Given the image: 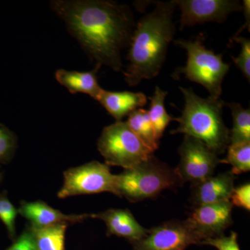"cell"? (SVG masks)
<instances>
[{
    "label": "cell",
    "mask_w": 250,
    "mask_h": 250,
    "mask_svg": "<svg viewBox=\"0 0 250 250\" xmlns=\"http://www.w3.org/2000/svg\"><path fill=\"white\" fill-rule=\"evenodd\" d=\"M50 5L96 65L121 71L122 51L129 47L135 27L127 5L105 0H54Z\"/></svg>",
    "instance_id": "cell-1"
},
{
    "label": "cell",
    "mask_w": 250,
    "mask_h": 250,
    "mask_svg": "<svg viewBox=\"0 0 250 250\" xmlns=\"http://www.w3.org/2000/svg\"><path fill=\"white\" fill-rule=\"evenodd\" d=\"M176 7L174 0L157 1L154 9L138 22L129 46V65L124 72L125 82L129 86L159 75L175 34Z\"/></svg>",
    "instance_id": "cell-2"
},
{
    "label": "cell",
    "mask_w": 250,
    "mask_h": 250,
    "mask_svg": "<svg viewBox=\"0 0 250 250\" xmlns=\"http://www.w3.org/2000/svg\"><path fill=\"white\" fill-rule=\"evenodd\" d=\"M185 104L182 116L174 118L179 126L171 134H184L201 141L216 154H223L230 145V131L224 123L225 103L212 97L202 98L192 88L179 87Z\"/></svg>",
    "instance_id": "cell-3"
},
{
    "label": "cell",
    "mask_w": 250,
    "mask_h": 250,
    "mask_svg": "<svg viewBox=\"0 0 250 250\" xmlns=\"http://www.w3.org/2000/svg\"><path fill=\"white\" fill-rule=\"evenodd\" d=\"M182 183L174 169L152 155L116 175V195L134 203L155 198L163 190L174 188Z\"/></svg>",
    "instance_id": "cell-4"
},
{
    "label": "cell",
    "mask_w": 250,
    "mask_h": 250,
    "mask_svg": "<svg viewBox=\"0 0 250 250\" xmlns=\"http://www.w3.org/2000/svg\"><path fill=\"white\" fill-rule=\"evenodd\" d=\"M205 36L200 34L195 40L179 39L176 45L187 52V65L174 70V80L181 75L186 79L205 87L210 96L220 99L224 79L229 71L230 65L223 62V54H216L204 45Z\"/></svg>",
    "instance_id": "cell-5"
},
{
    "label": "cell",
    "mask_w": 250,
    "mask_h": 250,
    "mask_svg": "<svg viewBox=\"0 0 250 250\" xmlns=\"http://www.w3.org/2000/svg\"><path fill=\"white\" fill-rule=\"evenodd\" d=\"M98 149L106 165L131 168L153 155V152L133 132L126 122L116 121L104 128Z\"/></svg>",
    "instance_id": "cell-6"
},
{
    "label": "cell",
    "mask_w": 250,
    "mask_h": 250,
    "mask_svg": "<svg viewBox=\"0 0 250 250\" xmlns=\"http://www.w3.org/2000/svg\"><path fill=\"white\" fill-rule=\"evenodd\" d=\"M64 182L57 193L59 199L108 192L116 195V175L109 166L98 161L72 167L63 172Z\"/></svg>",
    "instance_id": "cell-7"
},
{
    "label": "cell",
    "mask_w": 250,
    "mask_h": 250,
    "mask_svg": "<svg viewBox=\"0 0 250 250\" xmlns=\"http://www.w3.org/2000/svg\"><path fill=\"white\" fill-rule=\"evenodd\" d=\"M179 154L180 161L174 170L182 182H190L192 185L211 177L217 166L225 164L205 143L187 135L179 148Z\"/></svg>",
    "instance_id": "cell-8"
},
{
    "label": "cell",
    "mask_w": 250,
    "mask_h": 250,
    "mask_svg": "<svg viewBox=\"0 0 250 250\" xmlns=\"http://www.w3.org/2000/svg\"><path fill=\"white\" fill-rule=\"evenodd\" d=\"M200 243L186 220H172L148 230L144 238L131 244L134 250H186Z\"/></svg>",
    "instance_id": "cell-9"
},
{
    "label": "cell",
    "mask_w": 250,
    "mask_h": 250,
    "mask_svg": "<svg viewBox=\"0 0 250 250\" xmlns=\"http://www.w3.org/2000/svg\"><path fill=\"white\" fill-rule=\"evenodd\" d=\"M181 11L180 29L208 22L221 23L243 5L236 0H174Z\"/></svg>",
    "instance_id": "cell-10"
},
{
    "label": "cell",
    "mask_w": 250,
    "mask_h": 250,
    "mask_svg": "<svg viewBox=\"0 0 250 250\" xmlns=\"http://www.w3.org/2000/svg\"><path fill=\"white\" fill-rule=\"evenodd\" d=\"M233 207L230 200L198 206L186 222L202 243L208 238L223 236V231L232 223Z\"/></svg>",
    "instance_id": "cell-11"
},
{
    "label": "cell",
    "mask_w": 250,
    "mask_h": 250,
    "mask_svg": "<svg viewBox=\"0 0 250 250\" xmlns=\"http://www.w3.org/2000/svg\"><path fill=\"white\" fill-rule=\"evenodd\" d=\"M18 213L29 220V226L42 229L62 223H82L92 214L66 215L55 209L42 201L22 202Z\"/></svg>",
    "instance_id": "cell-12"
},
{
    "label": "cell",
    "mask_w": 250,
    "mask_h": 250,
    "mask_svg": "<svg viewBox=\"0 0 250 250\" xmlns=\"http://www.w3.org/2000/svg\"><path fill=\"white\" fill-rule=\"evenodd\" d=\"M236 177L231 172L211 176L192 185L191 200L195 207L228 201L234 189Z\"/></svg>",
    "instance_id": "cell-13"
},
{
    "label": "cell",
    "mask_w": 250,
    "mask_h": 250,
    "mask_svg": "<svg viewBox=\"0 0 250 250\" xmlns=\"http://www.w3.org/2000/svg\"><path fill=\"white\" fill-rule=\"evenodd\" d=\"M92 218L100 219L104 222L107 236L126 238L131 243L142 239L148 232V229L141 226L127 209L111 208L92 214Z\"/></svg>",
    "instance_id": "cell-14"
},
{
    "label": "cell",
    "mask_w": 250,
    "mask_h": 250,
    "mask_svg": "<svg viewBox=\"0 0 250 250\" xmlns=\"http://www.w3.org/2000/svg\"><path fill=\"white\" fill-rule=\"evenodd\" d=\"M98 101L116 121H122L131 112L146 106L147 99L143 93L112 92L103 89Z\"/></svg>",
    "instance_id": "cell-15"
},
{
    "label": "cell",
    "mask_w": 250,
    "mask_h": 250,
    "mask_svg": "<svg viewBox=\"0 0 250 250\" xmlns=\"http://www.w3.org/2000/svg\"><path fill=\"white\" fill-rule=\"evenodd\" d=\"M101 65H96L89 72L69 71L59 69L55 72L56 80L72 94L84 93L98 101L103 88L98 83V74Z\"/></svg>",
    "instance_id": "cell-16"
},
{
    "label": "cell",
    "mask_w": 250,
    "mask_h": 250,
    "mask_svg": "<svg viewBox=\"0 0 250 250\" xmlns=\"http://www.w3.org/2000/svg\"><path fill=\"white\" fill-rule=\"evenodd\" d=\"M126 124L142 142L153 152L159 147V140L156 138L155 131L149 118L148 111L139 108L131 112L128 116Z\"/></svg>",
    "instance_id": "cell-17"
},
{
    "label": "cell",
    "mask_w": 250,
    "mask_h": 250,
    "mask_svg": "<svg viewBox=\"0 0 250 250\" xmlns=\"http://www.w3.org/2000/svg\"><path fill=\"white\" fill-rule=\"evenodd\" d=\"M167 94V91L161 89L160 87L156 86L154 95L149 98L150 106L148 114L152 122L156 138L159 141L170 122L174 121V118L166 110L165 100Z\"/></svg>",
    "instance_id": "cell-18"
},
{
    "label": "cell",
    "mask_w": 250,
    "mask_h": 250,
    "mask_svg": "<svg viewBox=\"0 0 250 250\" xmlns=\"http://www.w3.org/2000/svg\"><path fill=\"white\" fill-rule=\"evenodd\" d=\"M68 224L62 223L48 228L34 229L38 250H65V231Z\"/></svg>",
    "instance_id": "cell-19"
},
{
    "label": "cell",
    "mask_w": 250,
    "mask_h": 250,
    "mask_svg": "<svg viewBox=\"0 0 250 250\" xmlns=\"http://www.w3.org/2000/svg\"><path fill=\"white\" fill-rule=\"evenodd\" d=\"M231 110L233 128L230 131V144L250 142V110L244 108L240 104L225 103Z\"/></svg>",
    "instance_id": "cell-20"
},
{
    "label": "cell",
    "mask_w": 250,
    "mask_h": 250,
    "mask_svg": "<svg viewBox=\"0 0 250 250\" xmlns=\"http://www.w3.org/2000/svg\"><path fill=\"white\" fill-rule=\"evenodd\" d=\"M225 164L232 166L231 172L234 175L249 172L250 170V141L230 144L228 155L223 159Z\"/></svg>",
    "instance_id": "cell-21"
},
{
    "label": "cell",
    "mask_w": 250,
    "mask_h": 250,
    "mask_svg": "<svg viewBox=\"0 0 250 250\" xmlns=\"http://www.w3.org/2000/svg\"><path fill=\"white\" fill-rule=\"evenodd\" d=\"M18 147V138L9 128L0 123V164H8Z\"/></svg>",
    "instance_id": "cell-22"
},
{
    "label": "cell",
    "mask_w": 250,
    "mask_h": 250,
    "mask_svg": "<svg viewBox=\"0 0 250 250\" xmlns=\"http://www.w3.org/2000/svg\"><path fill=\"white\" fill-rule=\"evenodd\" d=\"M18 209L10 202L6 192L0 194V220L3 222L7 229L11 239H16V218Z\"/></svg>",
    "instance_id": "cell-23"
},
{
    "label": "cell",
    "mask_w": 250,
    "mask_h": 250,
    "mask_svg": "<svg viewBox=\"0 0 250 250\" xmlns=\"http://www.w3.org/2000/svg\"><path fill=\"white\" fill-rule=\"evenodd\" d=\"M233 40L241 44V50L237 57H232L234 63L243 74L248 82L250 81V41L243 37H233Z\"/></svg>",
    "instance_id": "cell-24"
},
{
    "label": "cell",
    "mask_w": 250,
    "mask_h": 250,
    "mask_svg": "<svg viewBox=\"0 0 250 250\" xmlns=\"http://www.w3.org/2000/svg\"><path fill=\"white\" fill-rule=\"evenodd\" d=\"M200 245L215 247L218 250H241L238 243V234L232 231L229 236H220L216 238H208Z\"/></svg>",
    "instance_id": "cell-25"
},
{
    "label": "cell",
    "mask_w": 250,
    "mask_h": 250,
    "mask_svg": "<svg viewBox=\"0 0 250 250\" xmlns=\"http://www.w3.org/2000/svg\"><path fill=\"white\" fill-rule=\"evenodd\" d=\"M233 205L241 207L250 211V185L246 183L240 187L234 188L229 199Z\"/></svg>",
    "instance_id": "cell-26"
},
{
    "label": "cell",
    "mask_w": 250,
    "mask_h": 250,
    "mask_svg": "<svg viewBox=\"0 0 250 250\" xmlns=\"http://www.w3.org/2000/svg\"><path fill=\"white\" fill-rule=\"evenodd\" d=\"M6 250H38L35 236L30 226L27 227L12 246Z\"/></svg>",
    "instance_id": "cell-27"
},
{
    "label": "cell",
    "mask_w": 250,
    "mask_h": 250,
    "mask_svg": "<svg viewBox=\"0 0 250 250\" xmlns=\"http://www.w3.org/2000/svg\"><path fill=\"white\" fill-rule=\"evenodd\" d=\"M243 5V11L244 13L245 18H246V22H245L244 26L241 27L239 31L233 36V37H238L239 34H241L242 31L244 30L245 29H248V31L250 30V0H244L242 3Z\"/></svg>",
    "instance_id": "cell-28"
},
{
    "label": "cell",
    "mask_w": 250,
    "mask_h": 250,
    "mask_svg": "<svg viewBox=\"0 0 250 250\" xmlns=\"http://www.w3.org/2000/svg\"><path fill=\"white\" fill-rule=\"evenodd\" d=\"M1 178H2V174L0 173V182H1Z\"/></svg>",
    "instance_id": "cell-29"
}]
</instances>
